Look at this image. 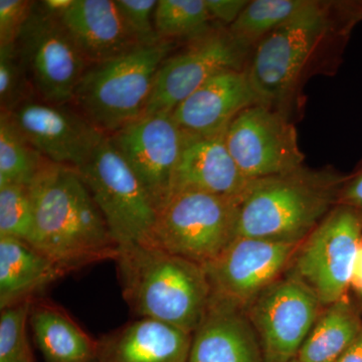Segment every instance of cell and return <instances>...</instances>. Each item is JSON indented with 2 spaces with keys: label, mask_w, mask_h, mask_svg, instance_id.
Instances as JSON below:
<instances>
[{
  "label": "cell",
  "mask_w": 362,
  "mask_h": 362,
  "mask_svg": "<svg viewBox=\"0 0 362 362\" xmlns=\"http://www.w3.org/2000/svg\"><path fill=\"white\" fill-rule=\"evenodd\" d=\"M30 189L33 223L28 244L69 274L116 259L119 246L78 169L44 158Z\"/></svg>",
  "instance_id": "obj_1"
},
{
  "label": "cell",
  "mask_w": 362,
  "mask_h": 362,
  "mask_svg": "<svg viewBox=\"0 0 362 362\" xmlns=\"http://www.w3.org/2000/svg\"><path fill=\"white\" fill-rule=\"evenodd\" d=\"M345 180L304 165L252 180L240 197L237 237L302 244L337 206Z\"/></svg>",
  "instance_id": "obj_2"
},
{
  "label": "cell",
  "mask_w": 362,
  "mask_h": 362,
  "mask_svg": "<svg viewBox=\"0 0 362 362\" xmlns=\"http://www.w3.org/2000/svg\"><path fill=\"white\" fill-rule=\"evenodd\" d=\"M114 261L133 314L189 333L199 327L211 294L204 266L141 244L119 247Z\"/></svg>",
  "instance_id": "obj_3"
},
{
  "label": "cell",
  "mask_w": 362,
  "mask_h": 362,
  "mask_svg": "<svg viewBox=\"0 0 362 362\" xmlns=\"http://www.w3.org/2000/svg\"><path fill=\"white\" fill-rule=\"evenodd\" d=\"M175 42L138 45L125 54L88 66L71 106L104 135H111L144 114L159 66Z\"/></svg>",
  "instance_id": "obj_4"
},
{
  "label": "cell",
  "mask_w": 362,
  "mask_h": 362,
  "mask_svg": "<svg viewBox=\"0 0 362 362\" xmlns=\"http://www.w3.org/2000/svg\"><path fill=\"white\" fill-rule=\"evenodd\" d=\"M330 7L309 1L254 47L246 71L259 103L285 113L283 106L295 94L312 58L329 35Z\"/></svg>",
  "instance_id": "obj_5"
},
{
  "label": "cell",
  "mask_w": 362,
  "mask_h": 362,
  "mask_svg": "<svg viewBox=\"0 0 362 362\" xmlns=\"http://www.w3.org/2000/svg\"><path fill=\"white\" fill-rule=\"evenodd\" d=\"M240 201L202 192L171 195L144 245L204 266L237 238Z\"/></svg>",
  "instance_id": "obj_6"
},
{
  "label": "cell",
  "mask_w": 362,
  "mask_h": 362,
  "mask_svg": "<svg viewBox=\"0 0 362 362\" xmlns=\"http://www.w3.org/2000/svg\"><path fill=\"white\" fill-rule=\"evenodd\" d=\"M78 171L117 245L146 244L156 221V206L108 136Z\"/></svg>",
  "instance_id": "obj_7"
},
{
  "label": "cell",
  "mask_w": 362,
  "mask_h": 362,
  "mask_svg": "<svg viewBox=\"0 0 362 362\" xmlns=\"http://www.w3.org/2000/svg\"><path fill=\"white\" fill-rule=\"evenodd\" d=\"M361 244L362 213L337 204L302 243L287 273L329 306L347 296Z\"/></svg>",
  "instance_id": "obj_8"
},
{
  "label": "cell",
  "mask_w": 362,
  "mask_h": 362,
  "mask_svg": "<svg viewBox=\"0 0 362 362\" xmlns=\"http://www.w3.org/2000/svg\"><path fill=\"white\" fill-rule=\"evenodd\" d=\"M16 47L35 97L54 105L71 104L90 65L58 14L35 1Z\"/></svg>",
  "instance_id": "obj_9"
},
{
  "label": "cell",
  "mask_w": 362,
  "mask_h": 362,
  "mask_svg": "<svg viewBox=\"0 0 362 362\" xmlns=\"http://www.w3.org/2000/svg\"><path fill=\"white\" fill-rule=\"evenodd\" d=\"M315 293L286 273L247 307L264 362H292L322 311Z\"/></svg>",
  "instance_id": "obj_10"
},
{
  "label": "cell",
  "mask_w": 362,
  "mask_h": 362,
  "mask_svg": "<svg viewBox=\"0 0 362 362\" xmlns=\"http://www.w3.org/2000/svg\"><path fill=\"white\" fill-rule=\"evenodd\" d=\"M250 49L228 28H213L164 59L157 71L144 114L173 112L209 78L228 70H245Z\"/></svg>",
  "instance_id": "obj_11"
},
{
  "label": "cell",
  "mask_w": 362,
  "mask_h": 362,
  "mask_svg": "<svg viewBox=\"0 0 362 362\" xmlns=\"http://www.w3.org/2000/svg\"><path fill=\"white\" fill-rule=\"evenodd\" d=\"M225 141L245 177L261 180L303 165L296 127L287 114L264 104L240 112L228 126Z\"/></svg>",
  "instance_id": "obj_12"
},
{
  "label": "cell",
  "mask_w": 362,
  "mask_h": 362,
  "mask_svg": "<svg viewBox=\"0 0 362 362\" xmlns=\"http://www.w3.org/2000/svg\"><path fill=\"white\" fill-rule=\"evenodd\" d=\"M158 211L170 199L187 134L173 112L143 114L108 136Z\"/></svg>",
  "instance_id": "obj_13"
},
{
  "label": "cell",
  "mask_w": 362,
  "mask_h": 362,
  "mask_svg": "<svg viewBox=\"0 0 362 362\" xmlns=\"http://www.w3.org/2000/svg\"><path fill=\"white\" fill-rule=\"evenodd\" d=\"M301 244L237 237L204 266L211 295L243 309L289 269Z\"/></svg>",
  "instance_id": "obj_14"
},
{
  "label": "cell",
  "mask_w": 362,
  "mask_h": 362,
  "mask_svg": "<svg viewBox=\"0 0 362 362\" xmlns=\"http://www.w3.org/2000/svg\"><path fill=\"white\" fill-rule=\"evenodd\" d=\"M6 113L40 156L71 168H82L106 136L71 104L54 105L33 97Z\"/></svg>",
  "instance_id": "obj_15"
},
{
  "label": "cell",
  "mask_w": 362,
  "mask_h": 362,
  "mask_svg": "<svg viewBox=\"0 0 362 362\" xmlns=\"http://www.w3.org/2000/svg\"><path fill=\"white\" fill-rule=\"evenodd\" d=\"M261 104L245 70L221 71L195 90L173 111L187 136L223 134L240 112Z\"/></svg>",
  "instance_id": "obj_16"
},
{
  "label": "cell",
  "mask_w": 362,
  "mask_h": 362,
  "mask_svg": "<svg viewBox=\"0 0 362 362\" xmlns=\"http://www.w3.org/2000/svg\"><path fill=\"white\" fill-rule=\"evenodd\" d=\"M188 362H264L246 309L211 294L206 314L192 333Z\"/></svg>",
  "instance_id": "obj_17"
},
{
  "label": "cell",
  "mask_w": 362,
  "mask_h": 362,
  "mask_svg": "<svg viewBox=\"0 0 362 362\" xmlns=\"http://www.w3.org/2000/svg\"><path fill=\"white\" fill-rule=\"evenodd\" d=\"M251 181L230 156L225 133L211 137L187 136L171 195L192 192L240 199Z\"/></svg>",
  "instance_id": "obj_18"
},
{
  "label": "cell",
  "mask_w": 362,
  "mask_h": 362,
  "mask_svg": "<svg viewBox=\"0 0 362 362\" xmlns=\"http://www.w3.org/2000/svg\"><path fill=\"white\" fill-rule=\"evenodd\" d=\"M192 333L140 318L97 340V362H188Z\"/></svg>",
  "instance_id": "obj_19"
},
{
  "label": "cell",
  "mask_w": 362,
  "mask_h": 362,
  "mask_svg": "<svg viewBox=\"0 0 362 362\" xmlns=\"http://www.w3.org/2000/svg\"><path fill=\"white\" fill-rule=\"evenodd\" d=\"M59 16L90 66L139 45L124 23L115 0H71Z\"/></svg>",
  "instance_id": "obj_20"
},
{
  "label": "cell",
  "mask_w": 362,
  "mask_h": 362,
  "mask_svg": "<svg viewBox=\"0 0 362 362\" xmlns=\"http://www.w3.org/2000/svg\"><path fill=\"white\" fill-rule=\"evenodd\" d=\"M68 274L25 240L0 238V308L35 299Z\"/></svg>",
  "instance_id": "obj_21"
},
{
  "label": "cell",
  "mask_w": 362,
  "mask_h": 362,
  "mask_svg": "<svg viewBox=\"0 0 362 362\" xmlns=\"http://www.w3.org/2000/svg\"><path fill=\"white\" fill-rule=\"evenodd\" d=\"M30 325L45 362H97V340L59 305L35 298Z\"/></svg>",
  "instance_id": "obj_22"
},
{
  "label": "cell",
  "mask_w": 362,
  "mask_h": 362,
  "mask_svg": "<svg viewBox=\"0 0 362 362\" xmlns=\"http://www.w3.org/2000/svg\"><path fill=\"white\" fill-rule=\"evenodd\" d=\"M362 329L358 309L349 298L324 307L305 340L297 361L337 362Z\"/></svg>",
  "instance_id": "obj_23"
},
{
  "label": "cell",
  "mask_w": 362,
  "mask_h": 362,
  "mask_svg": "<svg viewBox=\"0 0 362 362\" xmlns=\"http://www.w3.org/2000/svg\"><path fill=\"white\" fill-rule=\"evenodd\" d=\"M310 0H254L228 30L233 37L251 49L267 35L302 11Z\"/></svg>",
  "instance_id": "obj_24"
},
{
  "label": "cell",
  "mask_w": 362,
  "mask_h": 362,
  "mask_svg": "<svg viewBox=\"0 0 362 362\" xmlns=\"http://www.w3.org/2000/svg\"><path fill=\"white\" fill-rule=\"evenodd\" d=\"M44 157L23 135L8 113H0V187H30Z\"/></svg>",
  "instance_id": "obj_25"
},
{
  "label": "cell",
  "mask_w": 362,
  "mask_h": 362,
  "mask_svg": "<svg viewBox=\"0 0 362 362\" xmlns=\"http://www.w3.org/2000/svg\"><path fill=\"white\" fill-rule=\"evenodd\" d=\"M206 0H158L154 25L161 40L188 42L213 28Z\"/></svg>",
  "instance_id": "obj_26"
},
{
  "label": "cell",
  "mask_w": 362,
  "mask_h": 362,
  "mask_svg": "<svg viewBox=\"0 0 362 362\" xmlns=\"http://www.w3.org/2000/svg\"><path fill=\"white\" fill-rule=\"evenodd\" d=\"M33 300L1 309L0 362H33L28 335Z\"/></svg>",
  "instance_id": "obj_27"
},
{
  "label": "cell",
  "mask_w": 362,
  "mask_h": 362,
  "mask_svg": "<svg viewBox=\"0 0 362 362\" xmlns=\"http://www.w3.org/2000/svg\"><path fill=\"white\" fill-rule=\"evenodd\" d=\"M33 207L30 187H0V238L28 240L33 230Z\"/></svg>",
  "instance_id": "obj_28"
},
{
  "label": "cell",
  "mask_w": 362,
  "mask_h": 362,
  "mask_svg": "<svg viewBox=\"0 0 362 362\" xmlns=\"http://www.w3.org/2000/svg\"><path fill=\"white\" fill-rule=\"evenodd\" d=\"M35 97L16 44L0 47V106L11 112Z\"/></svg>",
  "instance_id": "obj_29"
},
{
  "label": "cell",
  "mask_w": 362,
  "mask_h": 362,
  "mask_svg": "<svg viewBox=\"0 0 362 362\" xmlns=\"http://www.w3.org/2000/svg\"><path fill=\"white\" fill-rule=\"evenodd\" d=\"M115 4L138 45H153L161 42L154 25L158 0H115Z\"/></svg>",
  "instance_id": "obj_30"
},
{
  "label": "cell",
  "mask_w": 362,
  "mask_h": 362,
  "mask_svg": "<svg viewBox=\"0 0 362 362\" xmlns=\"http://www.w3.org/2000/svg\"><path fill=\"white\" fill-rule=\"evenodd\" d=\"M35 1L0 0V47L16 44Z\"/></svg>",
  "instance_id": "obj_31"
},
{
  "label": "cell",
  "mask_w": 362,
  "mask_h": 362,
  "mask_svg": "<svg viewBox=\"0 0 362 362\" xmlns=\"http://www.w3.org/2000/svg\"><path fill=\"white\" fill-rule=\"evenodd\" d=\"M207 11L213 21L230 28L239 18L249 1L246 0H206Z\"/></svg>",
  "instance_id": "obj_32"
},
{
  "label": "cell",
  "mask_w": 362,
  "mask_h": 362,
  "mask_svg": "<svg viewBox=\"0 0 362 362\" xmlns=\"http://www.w3.org/2000/svg\"><path fill=\"white\" fill-rule=\"evenodd\" d=\"M337 204L352 207L362 213V169L350 180H345Z\"/></svg>",
  "instance_id": "obj_33"
},
{
  "label": "cell",
  "mask_w": 362,
  "mask_h": 362,
  "mask_svg": "<svg viewBox=\"0 0 362 362\" xmlns=\"http://www.w3.org/2000/svg\"><path fill=\"white\" fill-rule=\"evenodd\" d=\"M337 362H362V329Z\"/></svg>",
  "instance_id": "obj_34"
},
{
  "label": "cell",
  "mask_w": 362,
  "mask_h": 362,
  "mask_svg": "<svg viewBox=\"0 0 362 362\" xmlns=\"http://www.w3.org/2000/svg\"><path fill=\"white\" fill-rule=\"evenodd\" d=\"M351 288L357 291H362V244L357 252L354 274H352Z\"/></svg>",
  "instance_id": "obj_35"
},
{
  "label": "cell",
  "mask_w": 362,
  "mask_h": 362,
  "mask_svg": "<svg viewBox=\"0 0 362 362\" xmlns=\"http://www.w3.org/2000/svg\"><path fill=\"white\" fill-rule=\"evenodd\" d=\"M357 296H358L359 300H361V303L362 306V291H357L356 292Z\"/></svg>",
  "instance_id": "obj_36"
},
{
  "label": "cell",
  "mask_w": 362,
  "mask_h": 362,
  "mask_svg": "<svg viewBox=\"0 0 362 362\" xmlns=\"http://www.w3.org/2000/svg\"><path fill=\"white\" fill-rule=\"evenodd\" d=\"M292 362H299L297 361V359H295V361H293Z\"/></svg>",
  "instance_id": "obj_37"
}]
</instances>
